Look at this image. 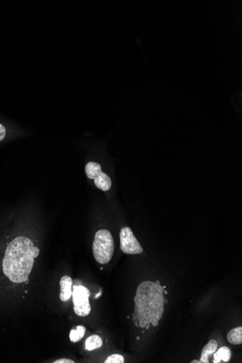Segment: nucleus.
Here are the masks:
<instances>
[{
    "mask_svg": "<svg viewBox=\"0 0 242 363\" xmlns=\"http://www.w3.org/2000/svg\"><path fill=\"white\" fill-rule=\"evenodd\" d=\"M40 254V247L27 236H15L6 243L0 253V298H24Z\"/></svg>",
    "mask_w": 242,
    "mask_h": 363,
    "instance_id": "nucleus-1",
    "label": "nucleus"
},
{
    "mask_svg": "<svg viewBox=\"0 0 242 363\" xmlns=\"http://www.w3.org/2000/svg\"><path fill=\"white\" fill-rule=\"evenodd\" d=\"M165 287L151 281H145L136 289L134 301V323L144 328L149 324L157 327L164 313Z\"/></svg>",
    "mask_w": 242,
    "mask_h": 363,
    "instance_id": "nucleus-2",
    "label": "nucleus"
},
{
    "mask_svg": "<svg viewBox=\"0 0 242 363\" xmlns=\"http://www.w3.org/2000/svg\"><path fill=\"white\" fill-rule=\"evenodd\" d=\"M93 254L99 264L110 263L114 253V240L111 233L107 229H100L96 233L92 245Z\"/></svg>",
    "mask_w": 242,
    "mask_h": 363,
    "instance_id": "nucleus-3",
    "label": "nucleus"
},
{
    "mask_svg": "<svg viewBox=\"0 0 242 363\" xmlns=\"http://www.w3.org/2000/svg\"><path fill=\"white\" fill-rule=\"evenodd\" d=\"M90 291L81 284L73 285L72 299L74 311L79 317H86L91 311L89 302Z\"/></svg>",
    "mask_w": 242,
    "mask_h": 363,
    "instance_id": "nucleus-4",
    "label": "nucleus"
},
{
    "mask_svg": "<svg viewBox=\"0 0 242 363\" xmlns=\"http://www.w3.org/2000/svg\"><path fill=\"white\" fill-rule=\"evenodd\" d=\"M86 176L89 179L94 180V184L99 189L107 192L112 187L110 177L102 172L100 164L96 162H88L85 167Z\"/></svg>",
    "mask_w": 242,
    "mask_h": 363,
    "instance_id": "nucleus-5",
    "label": "nucleus"
},
{
    "mask_svg": "<svg viewBox=\"0 0 242 363\" xmlns=\"http://www.w3.org/2000/svg\"><path fill=\"white\" fill-rule=\"evenodd\" d=\"M121 249L127 254H138L144 249L129 227H123L120 231Z\"/></svg>",
    "mask_w": 242,
    "mask_h": 363,
    "instance_id": "nucleus-6",
    "label": "nucleus"
},
{
    "mask_svg": "<svg viewBox=\"0 0 242 363\" xmlns=\"http://www.w3.org/2000/svg\"><path fill=\"white\" fill-rule=\"evenodd\" d=\"M74 280L68 275L62 276L59 281L58 299L62 303H68L71 300Z\"/></svg>",
    "mask_w": 242,
    "mask_h": 363,
    "instance_id": "nucleus-7",
    "label": "nucleus"
},
{
    "mask_svg": "<svg viewBox=\"0 0 242 363\" xmlns=\"http://www.w3.org/2000/svg\"><path fill=\"white\" fill-rule=\"evenodd\" d=\"M218 342L215 339H212L209 341L207 345L204 346L202 351L200 362L201 363H209V357L213 355L215 351L218 350Z\"/></svg>",
    "mask_w": 242,
    "mask_h": 363,
    "instance_id": "nucleus-8",
    "label": "nucleus"
},
{
    "mask_svg": "<svg viewBox=\"0 0 242 363\" xmlns=\"http://www.w3.org/2000/svg\"><path fill=\"white\" fill-rule=\"evenodd\" d=\"M231 358V350L228 347H220L219 350H217L213 354L214 363H219L221 361L223 363H228L230 361Z\"/></svg>",
    "mask_w": 242,
    "mask_h": 363,
    "instance_id": "nucleus-9",
    "label": "nucleus"
},
{
    "mask_svg": "<svg viewBox=\"0 0 242 363\" xmlns=\"http://www.w3.org/2000/svg\"><path fill=\"white\" fill-rule=\"evenodd\" d=\"M103 345V341L98 335H92L86 339L85 341V348L88 351H93L102 347Z\"/></svg>",
    "mask_w": 242,
    "mask_h": 363,
    "instance_id": "nucleus-10",
    "label": "nucleus"
},
{
    "mask_svg": "<svg viewBox=\"0 0 242 363\" xmlns=\"http://www.w3.org/2000/svg\"><path fill=\"white\" fill-rule=\"evenodd\" d=\"M86 328L83 325H79L72 328L70 331L69 338L71 342H79L83 339L86 334Z\"/></svg>",
    "mask_w": 242,
    "mask_h": 363,
    "instance_id": "nucleus-11",
    "label": "nucleus"
},
{
    "mask_svg": "<svg viewBox=\"0 0 242 363\" xmlns=\"http://www.w3.org/2000/svg\"><path fill=\"white\" fill-rule=\"evenodd\" d=\"M228 341L231 344L234 345H238L242 344V327H237V328H232L230 331L228 333L227 335Z\"/></svg>",
    "mask_w": 242,
    "mask_h": 363,
    "instance_id": "nucleus-12",
    "label": "nucleus"
},
{
    "mask_svg": "<svg viewBox=\"0 0 242 363\" xmlns=\"http://www.w3.org/2000/svg\"><path fill=\"white\" fill-rule=\"evenodd\" d=\"M105 363H125V359L123 356L119 354H113L110 355L105 360Z\"/></svg>",
    "mask_w": 242,
    "mask_h": 363,
    "instance_id": "nucleus-13",
    "label": "nucleus"
},
{
    "mask_svg": "<svg viewBox=\"0 0 242 363\" xmlns=\"http://www.w3.org/2000/svg\"><path fill=\"white\" fill-rule=\"evenodd\" d=\"M54 363H75V361H73L71 359H68V358H60V359L56 360L54 361Z\"/></svg>",
    "mask_w": 242,
    "mask_h": 363,
    "instance_id": "nucleus-14",
    "label": "nucleus"
},
{
    "mask_svg": "<svg viewBox=\"0 0 242 363\" xmlns=\"http://www.w3.org/2000/svg\"><path fill=\"white\" fill-rule=\"evenodd\" d=\"M6 136V128L2 124H0V142L4 139Z\"/></svg>",
    "mask_w": 242,
    "mask_h": 363,
    "instance_id": "nucleus-15",
    "label": "nucleus"
},
{
    "mask_svg": "<svg viewBox=\"0 0 242 363\" xmlns=\"http://www.w3.org/2000/svg\"><path fill=\"white\" fill-rule=\"evenodd\" d=\"M191 363H201L200 362V361H198V360H195V361H191Z\"/></svg>",
    "mask_w": 242,
    "mask_h": 363,
    "instance_id": "nucleus-16",
    "label": "nucleus"
}]
</instances>
